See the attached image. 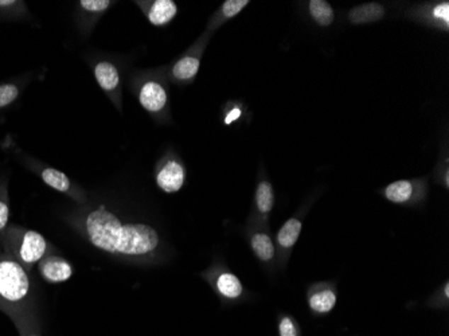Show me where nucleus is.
Returning a JSON list of instances; mask_svg holds the SVG:
<instances>
[{"label":"nucleus","mask_w":449,"mask_h":336,"mask_svg":"<svg viewBox=\"0 0 449 336\" xmlns=\"http://www.w3.org/2000/svg\"><path fill=\"white\" fill-rule=\"evenodd\" d=\"M81 230L96 249L123 260H142L158 250L160 237L152 226L123 222L104 204L82 216Z\"/></svg>","instance_id":"obj_1"},{"label":"nucleus","mask_w":449,"mask_h":336,"mask_svg":"<svg viewBox=\"0 0 449 336\" xmlns=\"http://www.w3.org/2000/svg\"><path fill=\"white\" fill-rule=\"evenodd\" d=\"M31 282L18 261L0 255V309L16 320L30 315Z\"/></svg>","instance_id":"obj_2"},{"label":"nucleus","mask_w":449,"mask_h":336,"mask_svg":"<svg viewBox=\"0 0 449 336\" xmlns=\"http://www.w3.org/2000/svg\"><path fill=\"white\" fill-rule=\"evenodd\" d=\"M4 255L18 261L27 272L50 255L47 240L35 230L11 226L0 237Z\"/></svg>","instance_id":"obj_3"},{"label":"nucleus","mask_w":449,"mask_h":336,"mask_svg":"<svg viewBox=\"0 0 449 336\" xmlns=\"http://www.w3.org/2000/svg\"><path fill=\"white\" fill-rule=\"evenodd\" d=\"M137 98L140 105L149 113H160L169 104L167 89L157 80L144 81L139 88Z\"/></svg>","instance_id":"obj_4"},{"label":"nucleus","mask_w":449,"mask_h":336,"mask_svg":"<svg viewBox=\"0 0 449 336\" xmlns=\"http://www.w3.org/2000/svg\"><path fill=\"white\" fill-rule=\"evenodd\" d=\"M40 277L50 284L65 282L73 276L72 264L59 255H46L38 262Z\"/></svg>","instance_id":"obj_5"},{"label":"nucleus","mask_w":449,"mask_h":336,"mask_svg":"<svg viewBox=\"0 0 449 336\" xmlns=\"http://www.w3.org/2000/svg\"><path fill=\"white\" fill-rule=\"evenodd\" d=\"M186 182L185 166L178 161L163 163L157 174V183L159 188L167 194H172L183 187Z\"/></svg>","instance_id":"obj_6"},{"label":"nucleus","mask_w":449,"mask_h":336,"mask_svg":"<svg viewBox=\"0 0 449 336\" xmlns=\"http://www.w3.org/2000/svg\"><path fill=\"white\" fill-rule=\"evenodd\" d=\"M146 11L147 19L151 25L161 27L169 25L178 13L176 3L172 0H155L149 3H139Z\"/></svg>","instance_id":"obj_7"},{"label":"nucleus","mask_w":449,"mask_h":336,"mask_svg":"<svg viewBox=\"0 0 449 336\" xmlns=\"http://www.w3.org/2000/svg\"><path fill=\"white\" fill-rule=\"evenodd\" d=\"M94 79L106 94L115 93L120 89L119 69L110 61H100L94 65Z\"/></svg>","instance_id":"obj_8"},{"label":"nucleus","mask_w":449,"mask_h":336,"mask_svg":"<svg viewBox=\"0 0 449 336\" xmlns=\"http://www.w3.org/2000/svg\"><path fill=\"white\" fill-rule=\"evenodd\" d=\"M200 67V57L195 54H188L178 59L171 69V76L176 81L194 80Z\"/></svg>","instance_id":"obj_9"},{"label":"nucleus","mask_w":449,"mask_h":336,"mask_svg":"<svg viewBox=\"0 0 449 336\" xmlns=\"http://www.w3.org/2000/svg\"><path fill=\"white\" fill-rule=\"evenodd\" d=\"M385 15V8L378 3H369L353 8L348 13V19L354 25H363L371 23L382 19Z\"/></svg>","instance_id":"obj_10"},{"label":"nucleus","mask_w":449,"mask_h":336,"mask_svg":"<svg viewBox=\"0 0 449 336\" xmlns=\"http://www.w3.org/2000/svg\"><path fill=\"white\" fill-rule=\"evenodd\" d=\"M217 291L226 299H237L242 294V284L236 274L224 272L215 280Z\"/></svg>","instance_id":"obj_11"},{"label":"nucleus","mask_w":449,"mask_h":336,"mask_svg":"<svg viewBox=\"0 0 449 336\" xmlns=\"http://www.w3.org/2000/svg\"><path fill=\"white\" fill-rule=\"evenodd\" d=\"M40 179L49 186V187L54 188L59 192H64V194H72L73 191V186H72V182L70 179L67 178V174L55 170V168H43L42 173H40Z\"/></svg>","instance_id":"obj_12"},{"label":"nucleus","mask_w":449,"mask_h":336,"mask_svg":"<svg viewBox=\"0 0 449 336\" xmlns=\"http://www.w3.org/2000/svg\"><path fill=\"white\" fill-rule=\"evenodd\" d=\"M302 228H303V225L299 219H296V218L288 219L278 231V245L284 249H291L292 246L297 241V238L302 233Z\"/></svg>","instance_id":"obj_13"},{"label":"nucleus","mask_w":449,"mask_h":336,"mask_svg":"<svg viewBox=\"0 0 449 336\" xmlns=\"http://www.w3.org/2000/svg\"><path fill=\"white\" fill-rule=\"evenodd\" d=\"M251 249L256 257L261 261H271L275 257V245L271 237L265 233H257L251 237Z\"/></svg>","instance_id":"obj_14"},{"label":"nucleus","mask_w":449,"mask_h":336,"mask_svg":"<svg viewBox=\"0 0 449 336\" xmlns=\"http://www.w3.org/2000/svg\"><path fill=\"white\" fill-rule=\"evenodd\" d=\"M309 7V13L311 16L314 18V21L317 25L323 27H329L332 25L334 19H335V13L330 6L329 1L326 0H312L308 4Z\"/></svg>","instance_id":"obj_15"},{"label":"nucleus","mask_w":449,"mask_h":336,"mask_svg":"<svg viewBox=\"0 0 449 336\" xmlns=\"http://www.w3.org/2000/svg\"><path fill=\"white\" fill-rule=\"evenodd\" d=\"M413 183L409 180H398L392 185H389L385 190V195L389 201L394 203H404L409 201L413 195Z\"/></svg>","instance_id":"obj_16"},{"label":"nucleus","mask_w":449,"mask_h":336,"mask_svg":"<svg viewBox=\"0 0 449 336\" xmlns=\"http://www.w3.org/2000/svg\"><path fill=\"white\" fill-rule=\"evenodd\" d=\"M273 203H275V195H273L272 185L264 180L257 186V191H256L257 209L260 210V213L268 214V213H271Z\"/></svg>","instance_id":"obj_17"},{"label":"nucleus","mask_w":449,"mask_h":336,"mask_svg":"<svg viewBox=\"0 0 449 336\" xmlns=\"http://www.w3.org/2000/svg\"><path fill=\"white\" fill-rule=\"evenodd\" d=\"M336 303V296L332 291H322L315 295L311 296L309 299V307L317 313H327L334 308Z\"/></svg>","instance_id":"obj_18"},{"label":"nucleus","mask_w":449,"mask_h":336,"mask_svg":"<svg viewBox=\"0 0 449 336\" xmlns=\"http://www.w3.org/2000/svg\"><path fill=\"white\" fill-rule=\"evenodd\" d=\"M249 4L248 0H227L224 1L220 11V16L222 21H227L234 18L236 15L241 13L246 6Z\"/></svg>","instance_id":"obj_19"},{"label":"nucleus","mask_w":449,"mask_h":336,"mask_svg":"<svg viewBox=\"0 0 449 336\" xmlns=\"http://www.w3.org/2000/svg\"><path fill=\"white\" fill-rule=\"evenodd\" d=\"M79 4L85 13L98 15V13H106V10H109L112 6V1H109V0H81Z\"/></svg>","instance_id":"obj_20"},{"label":"nucleus","mask_w":449,"mask_h":336,"mask_svg":"<svg viewBox=\"0 0 449 336\" xmlns=\"http://www.w3.org/2000/svg\"><path fill=\"white\" fill-rule=\"evenodd\" d=\"M19 95V88L15 83H3L0 85V108L7 107L13 104Z\"/></svg>","instance_id":"obj_21"},{"label":"nucleus","mask_w":449,"mask_h":336,"mask_svg":"<svg viewBox=\"0 0 449 336\" xmlns=\"http://www.w3.org/2000/svg\"><path fill=\"white\" fill-rule=\"evenodd\" d=\"M18 331L21 336H40L35 328V325L33 324V318L31 316H27V318H21V319H16L13 320Z\"/></svg>","instance_id":"obj_22"},{"label":"nucleus","mask_w":449,"mask_h":336,"mask_svg":"<svg viewBox=\"0 0 449 336\" xmlns=\"http://www.w3.org/2000/svg\"><path fill=\"white\" fill-rule=\"evenodd\" d=\"M8 219H10V207L7 202V195H0V237L6 233L8 228Z\"/></svg>","instance_id":"obj_23"},{"label":"nucleus","mask_w":449,"mask_h":336,"mask_svg":"<svg viewBox=\"0 0 449 336\" xmlns=\"http://www.w3.org/2000/svg\"><path fill=\"white\" fill-rule=\"evenodd\" d=\"M432 16L437 19L438 22H443L445 27H448L449 25V3L448 1H444V3H440L433 7L432 10Z\"/></svg>","instance_id":"obj_24"},{"label":"nucleus","mask_w":449,"mask_h":336,"mask_svg":"<svg viewBox=\"0 0 449 336\" xmlns=\"http://www.w3.org/2000/svg\"><path fill=\"white\" fill-rule=\"evenodd\" d=\"M280 334L281 336H296V328L295 324L290 318H284L280 323Z\"/></svg>","instance_id":"obj_25"},{"label":"nucleus","mask_w":449,"mask_h":336,"mask_svg":"<svg viewBox=\"0 0 449 336\" xmlns=\"http://www.w3.org/2000/svg\"><path fill=\"white\" fill-rule=\"evenodd\" d=\"M241 115H242V110H241L239 108H233V109L229 110L227 115L224 116V124H226V125L233 124L234 121H237L238 119L241 117Z\"/></svg>","instance_id":"obj_26"},{"label":"nucleus","mask_w":449,"mask_h":336,"mask_svg":"<svg viewBox=\"0 0 449 336\" xmlns=\"http://www.w3.org/2000/svg\"><path fill=\"white\" fill-rule=\"evenodd\" d=\"M13 4H15V1H13V0H11V1H10V0H7V1L3 0V1H0V7H11Z\"/></svg>","instance_id":"obj_27"},{"label":"nucleus","mask_w":449,"mask_h":336,"mask_svg":"<svg viewBox=\"0 0 449 336\" xmlns=\"http://www.w3.org/2000/svg\"><path fill=\"white\" fill-rule=\"evenodd\" d=\"M445 296H447V297H449V285H448V284H447V285H445Z\"/></svg>","instance_id":"obj_28"},{"label":"nucleus","mask_w":449,"mask_h":336,"mask_svg":"<svg viewBox=\"0 0 449 336\" xmlns=\"http://www.w3.org/2000/svg\"><path fill=\"white\" fill-rule=\"evenodd\" d=\"M0 255H1V252H0Z\"/></svg>","instance_id":"obj_29"}]
</instances>
